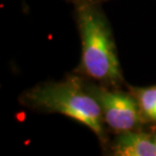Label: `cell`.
I'll use <instances>...</instances> for the list:
<instances>
[{
    "mask_svg": "<svg viewBox=\"0 0 156 156\" xmlns=\"http://www.w3.org/2000/svg\"><path fill=\"white\" fill-rule=\"evenodd\" d=\"M75 16L82 53L79 73L117 88L124 82L110 23L98 3H76Z\"/></svg>",
    "mask_w": 156,
    "mask_h": 156,
    "instance_id": "cell-1",
    "label": "cell"
},
{
    "mask_svg": "<svg viewBox=\"0 0 156 156\" xmlns=\"http://www.w3.org/2000/svg\"><path fill=\"white\" fill-rule=\"evenodd\" d=\"M27 108L61 114L86 126L101 143L107 142L105 120L98 101L86 89L83 78L70 75L58 82H43L26 90L20 98Z\"/></svg>",
    "mask_w": 156,
    "mask_h": 156,
    "instance_id": "cell-2",
    "label": "cell"
},
{
    "mask_svg": "<svg viewBox=\"0 0 156 156\" xmlns=\"http://www.w3.org/2000/svg\"><path fill=\"white\" fill-rule=\"evenodd\" d=\"M84 84L101 107L105 123L118 134L137 131L143 123L135 96L118 89H110L101 84L84 80Z\"/></svg>",
    "mask_w": 156,
    "mask_h": 156,
    "instance_id": "cell-3",
    "label": "cell"
},
{
    "mask_svg": "<svg viewBox=\"0 0 156 156\" xmlns=\"http://www.w3.org/2000/svg\"><path fill=\"white\" fill-rule=\"evenodd\" d=\"M112 152L118 156H156V131L120 133L112 145Z\"/></svg>",
    "mask_w": 156,
    "mask_h": 156,
    "instance_id": "cell-4",
    "label": "cell"
},
{
    "mask_svg": "<svg viewBox=\"0 0 156 156\" xmlns=\"http://www.w3.org/2000/svg\"><path fill=\"white\" fill-rule=\"evenodd\" d=\"M139 105L143 121L156 124V85L147 87H130Z\"/></svg>",
    "mask_w": 156,
    "mask_h": 156,
    "instance_id": "cell-5",
    "label": "cell"
},
{
    "mask_svg": "<svg viewBox=\"0 0 156 156\" xmlns=\"http://www.w3.org/2000/svg\"><path fill=\"white\" fill-rule=\"evenodd\" d=\"M70 1H73L74 3H79V2H92V3H99L102 0H70Z\"/></svg>",
    "mask_w": 156,
    "mask_h": 156,
    "instance_id": "cell-6",
    "label": "cell"
}]
</instances>
